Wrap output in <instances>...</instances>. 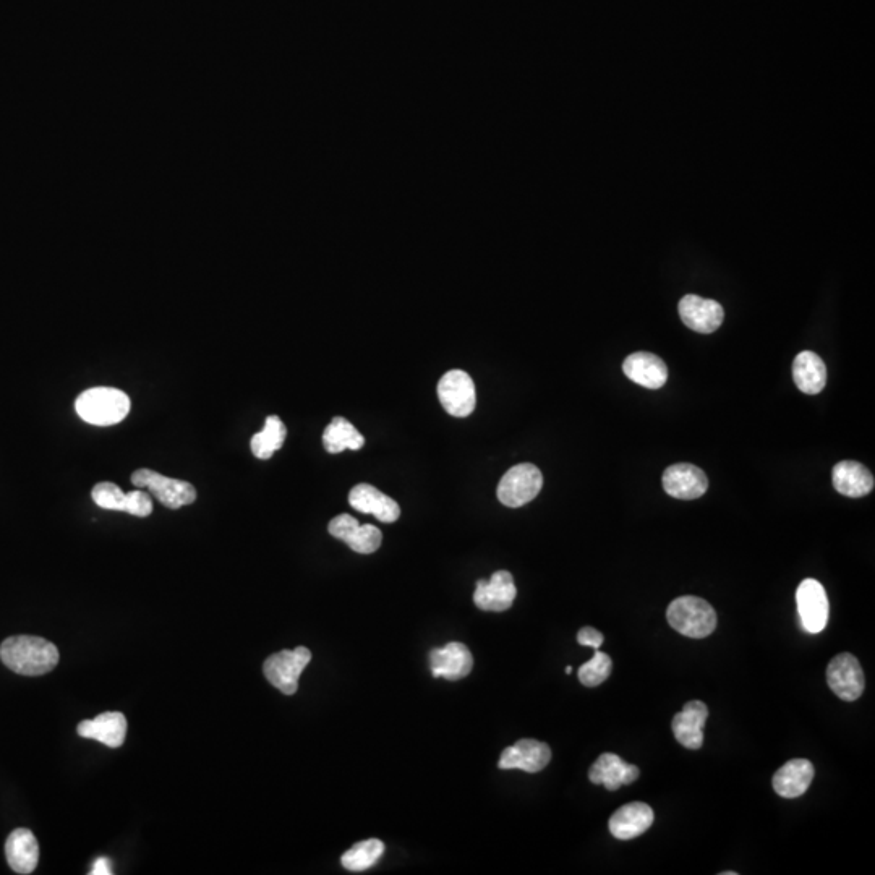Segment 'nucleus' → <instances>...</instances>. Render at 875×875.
<instances>
[{
    "label": "nucleus",
    "mask_w": 875,
    "mask_h": 875,
    "mask_svg": "<svg viewBox=\"0 0 875 875\" xmlns=\"http://www.w3.org/2000/svg\"><path fill=\"white\" fill-rule=\"evenodd\" d=\"M75 409L85 422L109 427L122 422L129 415L130 399L119 389L93 388L78 396Z\"/></svg>",
    "instance_id": "obj_2"
},
{
    "label": "nucleus",
    "mask_w": 875,
    "mask_h": 875,
    "mask_svg": "<svg viewBox=\"0 0 875 875\" xmlns=\"http://www.w3.org/2000/svg\"><path fill=\"white\" fill-rule=\"evenodd\" d=\"M323 444H325L328 453L339 454L346 449L359 451L365 444V438L349 420L344 419V417H336L323 433Z\"/></svg>",
    "instance_id": "obj_26"
},
{
    "label": "nucleus",
    "mask_w": 875,
    "mask_h": 875,
    "mask_svg": "<svg viewBox=\"0 0 875 875\" xmlns=\"http://www.w3.org/2000/svg\"><path fill=\"white\" fill-rule=\"evenodd\" d=\"M385 843L376 838L359 841L349 851L342 854L341 863L347 871L362 872L375 866L385 854Z\"/></svg>",
    "instance_id": "obj_27"
},
{
    "label": "nucleus",
    "mask_w": 875,
    "mask_h": 875,
    "mask_svg": "<svg viewBox=\"0 0 875 875\" xmlns=\"http://www.w3.org/2000/svg\"><path fill=\"white\" fill-rule=\"evenodd\" d=\"M132 483L137 488L150 490L151 495L169 509H179L197 500V490L192 483L169 479L154 470L141 469L133 472Z\"/></svg>",
    "instance_id": "obj_6"
},
{
    "label": "nucleus",
    "mask_w": 875,
    "mask_h": 875,
    "mask_svg": "<svg viewBox=\"0 0 875 875\" xmlns=\"http://www.w3.org/2000/svg\"><path fill=\"white\" fill-rule=\"evenodd\" d=\"M59 649L43 637L13 636L0 645V660L23 676H41L56 668Z\"/></svg>",
    "instance_id": "obj_1"
},
{
    "label": "nucleus",
    "mask_w": 875,
    "mask_h": 875,
    "mask_svg": "<svg viewBox=\"0 0 875 875\" xmlns=\"http://www.w3.org/2000/svg\"><path fill=\"white\" fill-rule=\"evenodd\" d=\"M5 856L17 874L26 875L35 871L39 861V845L31 830H13L5 843Z\"/></svg>",
    "instance_id": "obj_23"
},
{
    "label": "nucleus",
    "mask_w": 875,
    "mask_h": 875,
    "mask_svg": "<svg viewBox=\"0 0 875 875\" xmlns=\"http://www.w3.org/2000/svg\"><path fill=\"white\" fill-rule=\"evenodd\" d=\"M577 642L584 645V647H592V649L598 650L603 644V634L595 628H584L577 634Z\"/></svg>",
    "instance_id": "obj_32"
},
{
    "label": "nucleus",
    "mask_w": 875,
    "mask_h": 875,
    "mask_svg": "<svg viewBox=\"0 0 875 875\" xmlns=\"http://www.w3.org/2000/svg\"><path fill=\"white\" fill-rule=\"evenodd\" d=\"M709 718V709L700 700H691L676 713L671 723L673 735L681 746L697 751L704 744V726Z\"/></svg>",
    "instance_id": "obj_16"
},
{
    "label": "nucleus",
    "mask_w": 875,
    "mask_h": 875,
    "mask_svg": "<svg viewBox=\"0 0 875 875\" xmlns=\"http://www.w3.org/2000/svg\"><path fill=\"white\" fill-rule=\"evenodd\" d=\"M349 503L355 511L372 514L378 521L386 524L396 522L401 516L399 504L368 483H360L350 490Z\"/></svg>",
    "instance_id": "obj_17"
},
{
    "label": "nucleus",
    "mask_w": 875,
    "mask_h": 875,
    "mask_svg": "<svg viewBox=\"0 0 875 875\" xmlns=\"http://www.w3.org/2000/svg\"><path fill=\"white\" fill-rule=\"evenodd\" d=\"M663 488L676 500H697L705 495V491L709 488V480L704 470H700L699 467L692 464H675L665 470Z\"/></svg>",
    "instance_id": "obj_14"
},
{
    "label": "nucleus",
    "mask_w": 875,
    "mask_h": 875,
    "mask_svg": "<svg viewBox=\"0 0 875 875\" xmlns=\"http://www.w3.org/2000/svg\"><path fill=\"white\" fill-rule=\"evenodd\" d=\"M517 597L514 577L508 571H496L490 581L480 579L475 587L474 603L483 611L509 610Z\"/></svg>",
    "instance_id": "obj_11"
},
{
    "label": "nucleus",
    "mask_w": 875,
    "mask_h": 875,
    "mask_svg": "<svg viewBox=\"0 0 875 875\" xmlns=\"http://www.w3.org/2000/svg\"><path fill=\"white\" fill-rule=\"evenodd\" d=\"M441 406L453 417H469L477 406L474 380L464 370L444 373L438 383Z\"/></svg>",
    "instance_id": "obj_7"
},
{
    "label": "nucleus",
    "mask_w": 875,
    "mask_h": 875,
    "mask_svg": "<svg viewBox=\"0 0 875 875\" xmlns=\"http://www.w3.org/2000/svg\"><path fill=\"white\" fill-rule=\"evenodd\" d=\"M679 316L684 325L700 334H710L722 326L725 312L715 300L702 299L699 295H684L679 302Z\"/></svg>",
    "instance_id": "obj_12"
},
{
    "label": "nucleus",
    "mask_w": 875,
    "mask_h": 875,
    "mask_svg": "<svg viewBox=\"0 0 875 875\" xmlns=\"http://www.w3.org/2000/svg\"><path fill=\"white\" fill-rule=\"evenodd\" d=\"M551 760L548 744L537 739H521L513 746L506 747L501 754L498 767L503 770L519 769L524 772H542Z\"/></svg>",
    "instance_id": "obj_13"
},
{
    "label": "nucleus",
    "mask_w": 875,
    "mask_h": 875,
    "mask_svg": "<svg viewBox=\"0 0 875 875\" xmlns=\"http://www.w3.org/2000/svg\"><path fill=\"white\" fill-rule=\"evenodd\" d=\"M430 668L435 678H446L448 681L466 678L474 668V657L470 650L461 642H449L441 649L430 652Z\"/></svg>",
    "instance_id": "obj_15"
},
{
    "label": "nucleus",
    "mask_w": 875,
    "mask_h": 875,
    "mask_svg": "<svg viewBox=\"0 0 875 875\" xmlns=\"http://www.w3.org/2000/svg\"><path fill=\"white\" fill-rule=\"evenodd\" d=\"M286 435V425L279 417L271 415L266 419L263 432L253 435L252 443H250L253 456L263 459V461L273 457V454L282 448V444L286 441Z\"/></svg>",
    "instance_id": "obj_28"
},
{
    "label": "nucleus",
    "mask_w": 875,
    "mask_h": 875,
    "mask_svg": "<svg viewBox=\"0 0 875 875\" xmlns=\"http://www.w3.org/2000/svg\"><path fill=\"white\" fill-rule=\"evenodd\" d=\"M111 861L107 858H99L96 863L93 864V871L90 872L91 875H109L112 874L111 869Z\"/></svg>",
    "instance_id": "obj_33"
},
{
    "label": "nucleus",
    "mask_w": 875,
    "mask_h": 875,
    "mask_svg": "<svg viewBox=\"0 0 875 875\" xmlns=\"http://www.w3.org/2000/svg\"><path fill=\"white\" fill-rule=\"evenodd\" d=\"M543 487V475L534 464H517L503 475L498 485V500L508 508H521L537 498Z\"/></svg>",
    "instance_id": "obj_5"
},
{
    "label": "nucleus",
    "mask_w": 875,
    "mask_h": 875,
    "mask_svg": "<svg viewBox=\"0 0 875 875\" xmlns=\"http://www.w3.org/2000/svg\"><path fill=\"white\" fill-rule=\"evenodd\" d=\"M571 671H572L571 666H566V673H568V675H571Z\"/></svg>",
    "instance_id": "obj_34"
},
{
    "label": "nucleus",
    "mask_w": 875,
    "mask_h": 875,
    "mask_svg": "<svg viewBox=\"0 0 875 875\" xmlns=\"http://www.w3.org/2000/svg\"><path fill=\"white\" fill-rule=\"evenodd\" d=\"M814 773L816 770L809 760H790L773 775V790L777 791L782 798H799L809 790V786L814 780Z\"/></svg>",
    "instance_id": "obj_22"
},
{
    "label": "nucleus",
    "mask_w": 875,
    "mask_h": 875,
    "mask_svg": "<svg viewBox=\"0 0 875 875\" xmlns=\"http://www.w3.org/2000/svg\"><path fill=\"white\" fill-rule=\"evenodd\" d=\"M611 666L613 663H611L610 655L595 650L594 658L579 668V681L587 688L600 686L610 676Z\"/></svg>",
    "instance_id": "obj_29"
},
{
    "label": "nucleus",
    "mask_w": 875,
    "mask_h": 875,
    "mask_svg": "<svg viewBox=\"0 0 875 875\" xmlns=\"http://www.w3.org/2000/svg\"><path fill=\"white\" fill-rule=\"evenodd\" d=\"M796 603L803 628L811 634L824 631L829 621V598L824 585L816 579H804L796 592Z\"/></svg>",
    "instance_id": "obj_8"
},
{
    "label": "nucleus",
    "mask_w": 875,
    "mask_h": 875,
    "mask_svg": "<svg viewBox=\"0 0 875 875\" xmlns=\"http://www.w3.org/2000/svg\"><path fill=\"white\" fill-rule=\"evenodd\" d=\"M127 495H129L127 513L137 517H148L153 513V501H151L150 495L146 491H130Z\"/></svg>",
    "instance_id": "obj_31"
},
{
    "label": "nucleus",
    "mask_w": 875,
    "mask_h": 875,
    "mask_svg": "<svg viewBox=\"0 0 875 875\" xmlns=\"http://www.w3.org/2000/svg\"><path fill=\"white\" fill-rule=\"evenodd\" d=\"M623 372L629 380L649 389L662 388L668 380V368L665 362L649 352H636L629 355L628 359L624 360Z\"/></svg>",
    "instance_id": "obj_21"
},
{
    "label": "nucleus",
    "mask_w": 875,
    "mask_h": 875,
    "mask_svg": "<svg viewBox=\"0 0 875 875\" xmlns=\"http://www.w3.org/2000/svg\"><path fill=\"white\" fill-rule=\"evenodd\" d=\"M328 530L329 534L346 542L355 553L360 555L375 553L383 540L378 527L372 524L360 525L359 521L349 514L334 517L333 521L329 522Z\"/></svg>",
    "instance_id": "obj_10"
},
{
    "label": "nucleus",
    "mask_w": 875,
    "mask_h": 875,
    "mask_svg": "<svg viewBox=\"0 0 875 875\" xmlns=\"http://www.w3.org/2000/svg\"><path fill=\"white\" fill-rule=\"evenodd\" d=\"M666 619L671 628L691 639H704L717 628V613L712 605L692 595L679 597L671 602L666 611Z\"/></svg>",
    "instance_id": "obj_3"
},
{
    "label": "nucleus",
    "mask_w": 875,
    "mask_h": 875,
    "mask_svg": "<svg viewBox=\"0 0 875 875\" xmlns=\"http://www.w3.org/2000/svg\"><path fill=\"white\" fill-rule=\"evenodd\" d=\"M590 782L595 785H603L607 790L616 791L623 785H631L639 778V769L636 765L624 762L616 754H602L595 760V764L589 770Z\"/></svg>",
    "instance_id": "obj_19"
},
{
    "label": "nucleus",
    "mask_w": 875,
    "mask_h": 875,
    "mask_svg": "<svg viewBox=\"0 0 875 875\" xmlns=\"http://www.w3.org/2000/svg\"><path fill=\"white\" fill-rule=\"evenodd\" d=\"M312 662V652L307 647H297L294 650H282L278 654L266 658L263 673L274 688L286 696H294L299 689V678L302 671Z\"/></svg>",
    "instance_id": "obj_4"
},
{
    "label": "nucleus",
    "mask_w": 875,
    "mask_h": 875,
    "mask_svg": "<svg viewBox=\"0 0 875 875\" xmlns=\"http://www.w3.org/2000/svg\"><path fill=\"white\" fill-rule=\"evenodd\" d=\"M78 736L96 739L111 749L122 746L127 736V718L124 713L104 712L93 720H85L77 728Z\"/></svg>",
    "instance_id": "obj_20"
},
{
    "label": "nucleus",
    "mask_w": 875,
    "mask_h": 875,
    "mask_svg": "<svg viewBox=\"0 0 875 875\" xmlns=\"http://www.w3.org/2000/svg\"><path fill=\"white\" fill-rule=\"evenodd\" d=\"M654 824V811L649 804L629 803L619 807L618 811L610 817L608 827L613 837L618 840H632L641 837L642 833Z\"/></svg>",
    "instance_id": "obj_18"
},
{
    "label": "nucleus",
    "mask_w": 875,
    "mask_h": 875,
    "mask_svg": "<svg viewBox=\"0 0 875 875\" xmlns=\"http://www.w3.org/2000/svg\"><path fill=\"white\" fill-rule=\"evenodd\" d=\"M91 496H93V501L98 504L99 508L109 509V511H124V513H127L129 495L120 490L116 483H98V485L93 488Z\"/></svg>",
    "instance_id": "obj_30"
},
{
    "label": "nucleus",
    "mask_w": 875,
    "mask_h": 875,
    "mask_svg": "<svg viewBox=\"0 0 875 875\" xmlns=\"http://www.w3.org/2000/svg\"><path fill=\"white\" fill-rule=\"evenodd\" d=\"M827 683L841 700L853 702L864 692L866 679L858 658L851 654H840L833 658L827 668Z\"/></svg>",
    "instance_id": "obj_9"
},
{
    "label": "nucleus",
    "mask_w": 875,
    "mask_h": 875,
    "mask_svg": "<svg viewBox=\"0 0 875 875\" xmlns=\"http://www.w3.org/2000/svg\"><path fill=\"white\" fill-rule=\"evenodd\" d=\"M833 487L841 495L850 498H861L871 493L874 488V477L861 462L841 461L833 467Z\"/></svg>",
    "instance_id": "obj_24"
},
{
    "label": "nucleus",
    "mask_w": 875,
    "mask_h": 875,
    "mask_svg": "<svg viewBox=\"0 0 875 875\" xmlns=\"http://www.w3.org/2000/svg\"><path fill=\"white\" fill-rule=\"evenodd\" d=\"M794 383L804 394H819L827 383V367L824 360L811 350H804L794 359Z\"/></svg>",
    "instance_id": "obj_25"
}]
</instances>
